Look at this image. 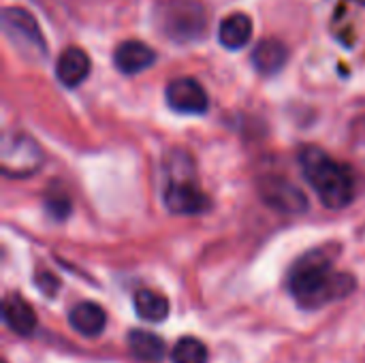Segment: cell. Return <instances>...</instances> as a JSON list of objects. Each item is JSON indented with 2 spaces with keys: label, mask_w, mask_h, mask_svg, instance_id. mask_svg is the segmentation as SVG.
Listing matches in <instances>:
<instances>
[{
  "label": "cell",
  "mask_w": 365,
  "mask_h": 363,
  "mask_svg": "<svg viewBox=\"0 0 365 363\" xmlns=\"http://www.w3.org/2000/svg\"><path fill=\"white\" fill-rule=\"evenodd\" d=\"M336 246H321L302 255L289 272V291L297 306L317 310L349 297L357 289V280L349 272L336 270L331 255Z\"/></svg>",
  "instance_id": "cell-1"
},
{
  "label": "cell",
  "mask_w": 365,
  "mask_h": 363,
  "mask_svg": "<svg viewBox=\"0 0 365 363\" xmlns=\"http://www.w3.org/2000/svg\"><path fill=\"white\" fill-rule=\"evenodd\" d=\"M299 167L310 188L329 210H342L355 199V175L349 165L336 160L319 145L299 150Z\"/></svg>",
  "instance_id": "cell-2"
},
{
  "label": "cell",
  "mask_w": 365,
  "mask_h": 363,
  "mask_svg": "<svg viewBox=\"0 0 365 363\" xmlns=\"http://www.w3.org/2000/svg\"><path fill=\"white\" fill-rule=\"evenodd\" d=\"M154 24L163 36L178 45L197 43L207 34V11L201 0H158Z\"/></svg>",
  "instance_id": "cell-3"
},
{
  "label": "cell",
  "mask_w": 365,
  "mask_h": 363,
  "mask_svg": "<svg viewBox=\"0 0 365 363\" xmlns=\"http://www.w3.org/2000/svg\"><path fill=\"white\" fill-rule=\"evenodd\" d=\"M0 26L6 41L15 47L19 56L30 62H41L47 58L45 36L36 19L21 6H4L0 15Z\"/></svg>",
  "instance_id": "cell-4"
},
{
  "label": "cell",
  "mask_w": 365,
  "mask_h": 363,
  "mask_svg": "<svg viewBox=\"0 0 365 363\" xmlns=\"http://www.w3.org/2000/svg\"><path fill=\"white\" fill-rule=\"evenodd\" d=\"M43 165V152L38 143L21 133L4 135L0 150V169L6 178L34 175Z\"/></svg>",
  "instance_id": "cell-5"
},
{
  "label": "cell",
  "mask_w": 365,
  "mask_h": 363,
  "mask_svg": "<svg viewBox=\"0 0 365 363\" xmlns=\"http://www.w3.org/2000/svg\"><path fill=\"white\" fill-rule=\"evenodd\" d=\"M163 197H165V205L171 214L195 216V214H203L205 210H210V199L199 188L195 175L178 173L175 169L165 186Z\"/></svg>",
  "instance_id": "cell-6"
},
{
  "label": "cell",
  "mask_w": 365,
  "mask_h": 363,
  "mask_svg": "<svg viewBox=\"0 0 365 363\" xmlns=\"http://www.w3.org/2000/svg\"><path fill=\"white\" fill-rule=\"evenodd\" d=\"M165 98L173 111L188 113V116H201L210 107L207 92L195 77L171 79L165 88Z\"/></svg>",
  "instance_id": "cell-7"
},
{
  "label": "cell",
  "mask_w": 365,
  "mask_h": 363,
  "mask_svg": "<svg viewBox=\"0 0 365 363\" xmlns=\"http://www.w3.org/2000/svg\"><path fill=\"white\" fill-rule=\"evenodd\" d=\"M261 197L267 205L287 214H302L310 208L308 197L289 180L280 175H267L259 182Z\"/></svg>",
  "instance_id": "cell-8"
},
{
  "label": "cell",
  "mask_w": 365,
  "mask_h": 363,
  "mask_svg": "<svg viewBox=\"0 0 365 363\" xmlns=\"http://www.w3.org/2000/svg\"><path fill=\"white\" fill-rule=\"evenodd\" d=\"M156 62V51L137 39H126L113 49V64L124 75H137Z\"/></svg>",
  "instance_id": "cell-9"
},
{
  "label": "cell",
  "mask_w": 365,
  "mask_h": 363,
  "mask_svg": "<svg viewBox=\"0 0 365 363\" xmlns=\"http://www.w3.org/2000/svg\"><path fill=\"white\" fill-rule=\"evenodd\" d=\"M92 62L81 47H66L56 60V79L66 88H77L90 75Z\"/></svg>",
  "instance_id": "cell-10"
},
{
  "label": "cell",
  "mask_w": 365,
  "mask_h": 363,
  "mask_svg": "<svg viewBox=\"0 0 365 363\" xmlns=\"http://www.w3.org/2000/svg\"><path fill=\"white\" fill-rule=\"evenodd\" d=\"M2 319L4 325L17 336H30L36 329V315L19 293H9L2 300Z\"/></svg>",
  "instance_id": "cell-11"
},
{
  "label": "cell",
  "mask_w": 365,
  "mask_h": 363,
  "mask_svg": "<svg viewBox=\"0 0 365 363\" xmlns=\"http://www.w3.org/2000/svg\"><path fill=\"white\" fill-rule=\"evenodd\" d=\"M252 66L261 73V75H276L284 68L287 60H289V49L280 39H261L255 49H252Z\"/></svg>",
  "instance_id": "cell-12"
},
{
  "label": "cell",
  "mask_w": 365,
  "mask_h": 363,
  "mask_svg": "<svg viewBox=\"0 0 365 363\" xmlns=\"http://www.w3.org/2000/svg\"><path fill=\"white\" fill-rule=\"evenodd\" d=\"M68 323L77 334H81L86 338H96L103 334V329L107 325V315L94 302H79L68 312Z\"/></svg>",
  "instance_id": "cell-13"
},
{
  "label": "cell",
  "mask_w": 365,
  "mask_h": 363,
  "mask_svg": "<svg viewBox=\"0 0 365 363\" xmlns=\"http://www.w3.org/2000/svg\"><path fill=\"white\" fill-rule=\"evenodd\" d=\"M250 39H252V19L242 11L229 13L218 26V41L225 49L231 51L242 49L244 45L250 43Z\"/></svg>",
  "instance_id": "cell-14"
},
{
  "label": "cell",
  "mask_w": 365,
  "mask_h": 363,
  "mask_svg": "<svg viewBox=\"0 0 365 363\" xmlns=\"http://www.w3.org/2000/svg\"><path fill=\"white\" fill-rule=\"evenodd\" d=\"M133 306H135V312L139 315V319H143L148 323H163L169 317V300L165 295L148 291V289H141L135 293Z\"/></svg>",
  "instance_id": "cell-15"
},
{
  "label": "cell",
  "mask_w": 365,
  "mask_h": 363,
  "mask_svg": "<svg viewBox=\"0 0 365 363\" xmlns=\"http://www.w3.org/2000/svg\"><path fill=\"white\" fill-rule=\"evenodd\" d=\"M128 349L141 362H160L165 355V342L156 334L143 329H133L128 334Z\"/></svg>",
  "instance_id": "cell-16"
},
{
  "label": "cell",
  "mask_w": 365,
  "mask_h": 363,
  "mask_svg": "<svg viewBox=\"0 0 365 363\" xmlns=\"http://www.w3.org/2000/svg\"><path fill=\"white\" fill-rule=\"evenodd\" d=\"M173 363H207V347L192 336L180 338L171 351Z\"/></svg>",
  "instance_id": "cell-17"
},
{
  "label": "cell",
  "mask_w": 365,
  "mask_h": 363,
  "mask_svg": "<svg viewBox=\"0 0 365 363\" xmlns=\"http://www.w3.org/2000/svg\"><path fill=\"white\" fill-rule=\"evenodd\" d=\"M45 208H47V212H49L56 220H64V218L71 214V201H68V197H64V195H51V197H47Z\"/></svg>",
  "instance_id": "cell-18"
},
{
  "label": "cell",
  "mask_w": 365,
  "mask_h": 363,
  "mask_svg": "<svg viewBox=\"0 0 365 363\" xmlns=\"http://www.w3.org/2000/svg\"><path fill=\"white\" fill-rule=\"evenodd\" d=\"M34 285H36V289H38L45 297H56V293H58V289H60V280H58L53 274H49V272H38V274L34 276Z\"/></svg>",
  "instance_id": "cell-19"
},
{
  "label": "cell",
  "mask_w": 365,
  "mask_h": 363,
  "mask_svg": "<svg viewBox=\"0 0 365 363\" xmlns=\"http://www.w3.org/2000/svg\"><path fill=\"white\" fill-rule=\"evenodd\" d=\"M357 2H359V4H364V6H365V0H357Z\"/></svg>",
  "instance_id": "cell-20"
}]
</instances>
